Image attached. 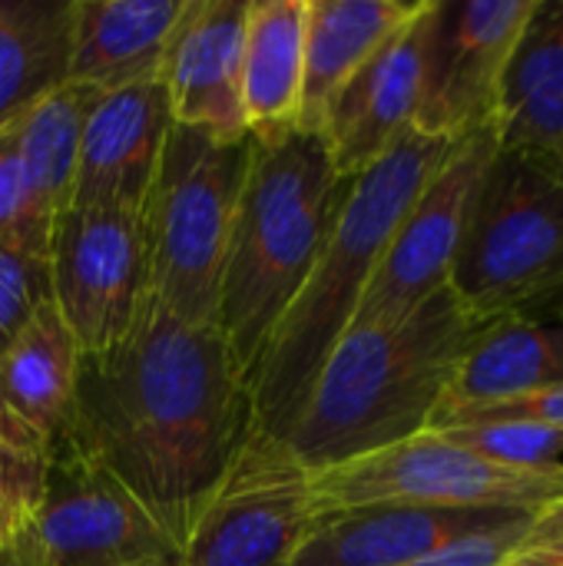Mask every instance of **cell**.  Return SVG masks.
Returning <instances> with one entry per match:
<instances>
[{
	"label": "cell",
	"mask_w": 563,
	"mask_h": 566,
	"mask_svg": "<svg viewBox=\"0 0 563 566\" xmlns=\"http://www.w3.org/2000/svg\"><path fill=\"white\" fill-rule=\"evenodd\" d=\"M50 232H53V216L43 209L23 172V163L13 146V133L3 129L0 133V245L46 259Z\"/></svg>",
	"instance_id": "484cf974"
},
{
	"label": "cell",
	"mask_w": 563,
	"mask_h": 566,
	"mask_svg": "<svg viewBox=\"0 0 563 566\" xmlns=\"http://www.w3.org/2000/svg\"><path fill=\"white\" fill-rule=\"evenodd\" d=\"M315 514L312 474L252 431L183 534V566H292Z\"/></svg>",
	"instance_id": "9c48e42d"
},
{
	"label": "cell",
	"mask_w": 563,
	"mask_h": 566,
	"mask_svg": "<svg viewBox=\"0 0 563 566\" xmlns=\"http://www.w3.org/2000/svg\"><path fill=\"white\" fill-rule=\"evenodd\" d=\"M538 514H524V517H514L501 527H491L484 534H475V537H465L458 544H448L435 554H425L411 564L402 566H501L514 551L518 544L524 541L531 521Z\"/></svg>",
	"instance_id": "f546056e"
},
{
	"label": "cell",
	"mask_w": 563,
	"mask_h": 566,
	"mask_svg": "<svg viewBox=\"0 0 563 566\" xmlns=\"http://www.w3.org/2000/svg\"><path fill=\"white\" fill-rule=\"evenodd\" d=\"M53 305L80 355L116 348L146 305V245L139 216L66 209L50 232Z\"/></svg>",
	"instance_id": "30bf717a"
},
{
	"label": "cell",
	"mask_w": 563,
	"mask_h": 566,
	"mask_svg": "<svg viewBox=\"0 0 563 566\" xmlns=\"http://www.w3.org/2000/svg\"><path fill=\"white\" fill-rule=\"evenodd\" d=\"M80 348L53 298L0 355V408L20 448L50 454L70 434Z\"/></svg>",
	"instance_id": "e0dca14e"
},
{
	"label": "cell",
	"mask_w": 563,
	"mask_h": 566,
	"mask_svg": "<svg viewBox=\"0 0 563 566\" xmlns=\"http://www.w3.org/2000/svg\"><path fill=\"white\" fill-rule=\"evenodd\" d=\"M50 298V262L0 245V355Z\"/></svg>",
	"instance_id": "4316f807"
},
{
	"label": "cell",
	"mask_w": 563,
	"mask_h": 566,
	"mask_svg": "<svg viewBox=\"0 0 563 566\" xmlns=\"http://www.w3.org/2000/svg\"><path fill=\"white\" fill-rule=\"evenodd\" d=\"M498 153L494 129H481L451 146L445 163L425 182L355 312L352 328L392 325L418 312L438 292L451 289V269L471 212V199L488 163Z\"/></svg>",
	"instance_id": "7c38bea8"
},
{
	"label": "cell",
	"mask_w": 563,
	"mask_h": 566,
	"mask_svg": "<svg viewBox=\"0 0 563 566\" xmlns=\"http://www.w3.org/2000/svg\"><path fill=\"white\" fill-rule=\"evenodd\" d=\"M252 136L222 143L173 123L143 206L146 298L189 325H216L226 252Z\"/></svg>",
	"instance_id": "5b68a950"
},
{
	"label": "cell",
	"mask_w": 563,
	"mask_h": 566,
	"mask_svg": "<svg viewBox=\"0 0 563 566\" xmlns=\"http://www.w3.org/2000/svg\"><path fill=\"white\" fill-rule=\"evenodd\" d=\"M66 438L183 544L252 438L249 381L219 325L179 322L146 298L116 348L80 355Z\"/></svg>",
	"instance_id": "6da1fadb"
},
{
	"label": "cell",
	"mask_w": 563,
	"mask_h": 566,
	"mask_svg": "<svg viewBox=\"0 0 563 566\" xmlns=\"http://www.w3.org/2000/svg\"><path fill=\"white\" fill-rule=\"evenodd\" d=\"M501 566H563V534L541 544H521Z\"/></svg>",
	"instance_id": "4dcf8cb0"
},
{
	"label": "cell",
	"mask_w": 563,
	"mask_h": 566,
	"mask_svg": "<svg viewBox=\"0 0 563 566\" xmlns=\"http://www.w3.org/2000/svg\"><path fill=\"white\" fill-rule=\"evenodd\" d=\"M0 566H23V557H20L17 544H10V547H0Z\"/></svg>",
	"instance_id": "d6a6232c"
},
{
	"label": "cell",
	"mask_w": 563,
	"mask_h": 566,
	"mask_svg": "<svg viewBox=\"0 0 563 566\" xmlns=\"http://www.w3.org/2000/svg\"><path fill=\"white\" fill-rule=\"evenodd\" d=\"M73 0H0V133L66 83Z\"/></svg>",
	"instance_id": "603a6c76"
},
{
	"label": "cell",
	"mask_w": 563,
	"mask_h": 566,
	"mask_svg": "<svg viewBox=\"0 0 563 566\" xmlns=\"http://www.w3.org/2000/svg\"><path fill=\"white\" fill-rule=\"evenodd\" d=\"M17 551L23 566H183L179 541L70 438L46 454Z\"/></svg>",
	"instance_id": "ba28073f"
},
{
	"label": "cell",
	"mask_w": 563,
	"mask_h": 566,
	"mask_svg": "<svg viewBox=\"0 0 563 566\" xmlns=\"http://www.w3.org/2000/svg\"><path fill=\"white\" fill-rule=\"evenodd\" d=\"M451 292L481 325L531 318L561 302V163L511 149L494 153L471 199Z\"/></svg>",
	"instance_id": "8992f818"
},
{
	"label": "cell",
	"mask_w": 563,
	"mask_h": 566,
	"mask_svg": "<svg viewBox=\"0 0 563 566\" xmlns=\"http://www.w3.org/2000/svg\"><path fill=\"white\" fill-rule=\"evenodd\" d=\"M451 146L448 139L408 129L375 166L352 179L315 269L249 378L256 434L272 441L289 434L322 365L352 328L395 229Z\"/></svg>",
	"instance_id": "3957f363"
},
{
	"label": "cell",
	"mask_w": 563,
	"mask_h": 566,
	"mask_svg": "<svg viewBox=\"0 0 563 566\" xmlns=\"http://www.w3.org/2000/svg\"><path fill=\"white\" fill-rule=\"evenodd\" d=\"M557 322L563 325V295H561V302H557Z\"/></svg>",
	"instance_id": "e575fe53"
},
{
	"label": "cell",
	"mask_w": 563,
	"mask_h": 566,
	"mask_svg": "<svg viewBox=\"0 0 563 566\" xmlns=\"http://www.w3.org/2000/svg\"><path fill=\"white\" fill-rule=\"evenodd\" d=\"M538 0H435L415 129L461 143L494 126L501 83Z\"/></svg>",
	"instance_id": "8fae6325"
},
{
	"label": "cell",
	"mask_w": 563,
	"mask_h": 566,
	"mask_svg": "<svg viewBox=\"0 0 563 566\" xmlns=\"http://www.w3.org/2000/svg\"><path fill=\"white\" fill-rule=\"evenodd\" d=\"M563 385V325L511 318L488 325L465 355L431 424L445 415ZM428 424V428H431Z\"/></svg>",
	"instance_id": "44dd1931"
},
{
	"label": "cell",
	"mask_w": 563,
	"mask_h": 566,
	"mask_svg": "<svg viewBox=\"0 0 563 566\" xmlns=\"http://www.w3.org/2000/svg\"><path fill=\"white\" fill-rule=\"evenodd\" d=\"M100 96V90L66 80L10 126L23 172L53 222L70 209L83 126Z\"/></svg>",
	"instance_id": "cb8c5ba5"
},
{
	"label": "cell",
	"mask_w": 563,
	"mask_h": 566,
	"mask_svg": "<svg viewBox=\"0 0 563 566\" xmlns=\"http://www.w3.org/2000/svg\"><path fill=\"white\" fill-rule=\"evenodd\" d=\"M465 451L478 454L488 464L531 471V474H563V428L494 421V424H465L435 431Z\"/></svg>",
	"instance_id": "d4e9b609"
},
{
	"label": "cell",
	"mask_w": 563,
	"mask_h": 566,
	"mask_svg": "<svg viewBox=\"0 0 563 566\" xmlns=\"http://www.w3.org/2000/svg\"><path fill=\"white\" fill-rule=\"evenodd\" d=\"M484 328L451 289L402 322L348 328L279 444L319 474L425 434Z\"/></svg>",
	"instance_id": "7a4b0ae2"
},
{
	"label": "cell",
	"mask_w": 563,
	"mask_h": 566,
	"mask_svg": "<svg viewBox=\"0 0 563 566\" xmlns=\"http://www.w3.org/2000/svg\"><path fill=\"white\" fill-rule=\"evenodd\" d=\"M491 129L498 149L563 166V0H538L508 63Z\"/></svg>",
	"instance_id": "d6986e66"
},
{
	"label": "cell",
	"mask_w": 563,
	"mask_h": 566,
	"mask_svg": "<svg viewBox=\"0 0 563 566\" xmlns=\"http://www.w3.org/2000/svg\"><path fill=\"white\" fill-rule=\"evenodd\" d=\"M563 534V497L561 501H554L548 511H541L534 521H531V527H528V534H524V541L521 544H541V541H554V537H561ZM518 544V547H521Z\"/></svg>",
	"instance_id": "1f68e13d"
},
{
	"label": "cell",
	"mask_w": 563,
	"mask_h": 566,
	"mask_svg": "<svg viewBox=\"0 0 563 566\" xmlns=\"http://www.w3.org/2000/svg\"><path fill=\"white\" fill-rule=\"evenodd\" d=\"M169 129L173 113L159 76L103 93L83 126L70 209L143 216Z\"/></svg>",
	"instance_id": "9a60e30c"
},
{
	"label": "cell",
	"mask_w": 563,
	"mask_h": 566,
	"mask_svg": "<svg viewBox=\"0 0 563 566\" xmlns=\"http://www.w3.org/2000/svg\"><path fill=\"white\" fill-rule=\"evenodd\" d=\"M0 444H13V448H20V444H17V438H13V431H10V421H7L3 408H0ZM23 451H27V448H23Z\"/></svg>",
	"instance_id": "836d02e7"
},
{
	"label": "cell",
	"mask_w": 563,
	"mask_h": 566,
	"mask_svg": "<svg viewBox=\"0 0 563 566\" xmlns=\"http://www.w3.org/2000/svg\"><path fill=\"white\" fill-rule=\"evenodd\" d=\"M435 0H421L418 10L365 60V66L338 90L322 116V139L345 179L375 166L408 129L421 103L428 36Z\"/></svg>",
	"instance_id": "4fadbf2b"
},
{
	"label": "cell",
	"mask_w": 563,
	"mask_h": 566,
	"mask_svg": "<svg viewBox=\"0 0 563 566\" xmlns=\"http://www.w3.org/2000/svg\"><path fill=\"white\" fill-rule=\"evenodd\" d=\"M186 3L189 0H73L66 80L100 93L156 80Z\"/></svg>",
	"instance_id": "ac0fdd59"
},
{
	"label": "cell",
	"mask_w": 563,
	"mask_h": 566,
	"mask_svg": "<svg viewBox=\"0 0 563 566\" xmlns=\"http://www.w3.org/2000/svg\"><path fill=\"white\" fill-rule=\"evenodd\" d=\"M305 76V0H249L242 50V113L249 136L299 126Z\"/></svg>",
	"instance_id": "7402d4cb"
},
{
	"label": "cell",
	"mask_w": 563,
	"mask_h": 566,
	"mask_svg": "<svg viewBox=\"0 0 563 566\" xmlns=\"http://www.w3.org/2000/svg\"><path fill=\"white\" fill-rule=\"evenodd\" d=\"M518 511L338 507L319 511L292 566H402L465 537L501 527Z\"/></svg>",
	"instance_id": "2e32d148"
},
{
	"label": "cell",
	"mask_w": 563,
	"mask_h": 566,
	"mask_svg": "<svg viewBox=\"0 0 563 566\" xmlns=\"http://www.w3.org/2000/svg\"><path fill=\"white\" fill-rule=\"evenodd\" d=\"M421 0H305V76L299 129L319 133L329 103Z\"/></svg>",
	"instance_id": "ffe728a7"
},
{
	"label": "cell",
	"mask_w": 563,
	"mask_h": 566,
	"mask_svg": "<svg viewBox=\"0 0 563 566\" xmlns=\"http://www.w3.org/2000/svg\"><path fill=\"white\" fill-rule=\"evenodd\" d=\"M352 179L312 129L256 139L226 252L216 325L246 381L315 269Z\"/></svg>",
	"instance_id": "277c9868"
},
{
	"label": "cell",
	"mask_w": 563,
	"mask_h": 566,
	"mask_svg": "<svg viewBox=\"0 0 563 566\" xmlns=\"http://www.w3.org/2000/svg\"><path fill=\"white\" fill-rule=\"evenodd\" d=\"M249 0H189L163 53L159 80L173 123L222 143L249 136L242 113V50Z\"/></svg>",
	"instance_id": "5bb4252c"
},
{
	"label": "cell",
	"mask_w": 563,
	"mask_h": 566,
	"mask_svg": "<svg viewBox=\"0 0 563 566\" xmlns=\"http://www.w3.org/2000/svg\"><path fill=\"white\" fill-rule=\"evenodd\" d=\"M494 421H521V424H544V428H563V385L511 398V401H494V405H478L465 408L455 415L438 418L428 431H448V428H465V424H494Z\"/></svg>",
	"instance_id": "f1b7e54d"
},
{
	"label": "cell",
	"mask_w": 563,
	"mask_h": 566,
	"mask_svg": "<svg viewBox=\"0 0 563 566\" xmlns=\"http://www.w3.org/2000/svg\"><path fill=\"white\" fill-rule=\"evenodd\" d=\"M46 454L0 444V547L17 544L43 484Z\"/></svg>",
	"instance_id": "83f0119b"
},
{
	"label": "cell",
	"mask_w": 563,
	"mask_h": 566,
	"mask_svg": "<svg viewBox=\"0 0 563 566\" xmlns=\"http://www.w3.org/2000/svg\"><path fill=\"white\" fill-rule=\"evenodd\" d=\"M312 497L319 511L435 507L541 514L563 497V474L498 468L445 434L425 431L312 474Z\"/></svg>",
	"instance_id": "52a82bcc"
}]
</instances>
